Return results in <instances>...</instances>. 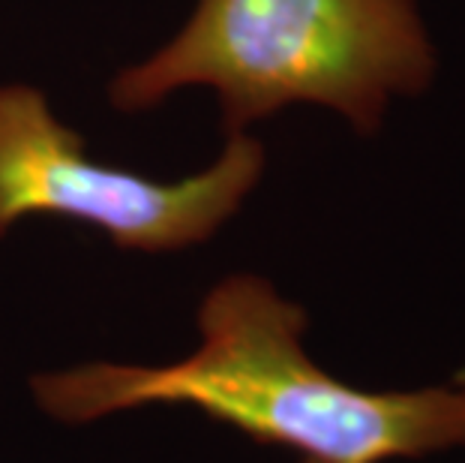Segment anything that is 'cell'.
<instances>
[{
  "mask_svg": "<svg viewBox=\"0 0 465 463\" xmlns=\"http://www.w3.org/2000/svg\"><path fill=\"white\" fill-rule=\"evenodd\" d=\"M264 175V145L232 133L220 160L183 181L91 160L82 133L57 121L45 94L0 87V238L27 216L94 226L121 250L168 253L204 244L241 211Z\"/></svg>",
  "mask_w": 465,
  "mask_h": 463,
  "instance_id": "obj_3",
  "label": "cell"
},
{
  "mask_svg": "<svg viewBox=\"0 0 465 463\" xmlns=\"http://www.w3.org/2000/svg\"><path fill=\"white\" fill-rule=\"evenodd\" d=\"M432 78L418 0H199L172 43L112 78L108 100L142 112L204 85L229 136L294 103L333 108L372 136L397 96L423 94Z\"/></svg>",
  "mask_w": 465,
  "mask_h": 463,
  "instance_id": "obj_2",
  "label": "cell"
},
{
  "mask_svg": "<svg viewBox=\"0 0 465 463\" xmlns=\"http://www.w3.org/2000/svg\"><path fill=\"white\" fill-rule=\"evenodd\" d=\"M310 319L259 274H232L204 295L202 343L165 367L82 364L31 379L45 416L66 425L142 407H190L262 446L310 463L420 460L465 448V377L370 391L331 377L303 349Z\"/></svg>",
  "mask_w": 465,
  "mask_h": 463,
  "instance_id": "obj_1",
  "label": "cell"
},
{
  "mask_svg": "<svg viewBox=\"0 0 465 463\" xmlns=\"http://www.w3.org/2000/svg\"><path fill=\"white\" fill-rule=\"evenodd\" d=\"M301 463H310V460H301Z\"/></svg>",
  "mask_w": 465,
  "mask_h": 463,
  "instance_id": "obj_4",
  "label": "cell"
}]
</instances>
